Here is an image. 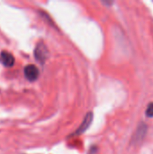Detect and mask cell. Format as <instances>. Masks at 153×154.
Masks as SVG:
<instances>
[{"mask_svg":"<svg viewBox=\"0 0 153 154\" xmlns=\"http://www.w3.org/2000/svg\"><path fill=\"white\" fill-rule=\"evenodd\" d=\"M33 54H34L35 60L41 65H43L46 62L47 59L49 58V50L43 42H39L36 44L34 48Z\"/></svg>","mask_w":153,"mask_h":154,"instance_id":"cell-1","label":"cell"},{"mask_svg":"<svg viewBox=\"0 0 153 154\" xmlns=\"http://www.w3.org/2000/svg\"><path fill=\"white\" fill-rule=\"evenodd\" d=\"M93 119H94V115H93V113H92V112H88V113L86 115V116H85V118H84L82 124H81V125H79V127H78V128L70 135V137H71V136H79V135L83 134L90 127V125H91V124H92V122H93Z\"/></svg>","mask_w":153,"mask_h":154,"instance_id":"cell-2","label":"cell"},{"mask_svg":"<svg viewBox=\"0 0 153 154\" xmlns=\"http://www.w3.org/2000/svg\"><path fill=\"white\" fill-rule=\"evenodd\" d=\"M147 132H148L147 125L145 123H141L138 125V127H137V129H136V131H135V133H134V134L133 136L132 144H139V143H141L143 141V139L145 138V136L147 134Z\"/></svg>","mask_w":153,"mask_h":154,"instance_id":"cell-3","label":"cell"},{"mask_svg":"<svg viewBox=\"0 0 153 154\" xmlns=\"http://www.w3.org/2000/svg\"><path fill=\"white\" fill-rule=\"evenodd\" d=\"M23 74L27 80L33 82V81H36L39 78V69L35 65L30 64L24 67Z\"/></svg>","mask_w":153,"mask_h":154,"instance_id":"cell-4","label":"cell"},{"mask_svg":"<svg viewBox=\"0 0 153 154\" xmlns=\"http://www.w3.org/2000/svg\"><path fill=\"white\" fill-rule=\"evenodd\" d=\"M0 62L5 67L10 68V67H13L14 64V58L12 53H10L6 51H3L0 53Z\"/></svg>","mask_w":153,"mask_h":154,"instance_id":"cell-5","label":"cell"},{"mask_svg":"<svg viewBox=\"0 0 153 154\" xmlns=\"http://www.w3.org/2000/svg\"><path fill=\"white\" fill-rule=\"evenodd\" d=\"M145 115L149 118H153V102L148 105L146 111H145Z\"/></svg>","mask_w":153,"mask_h":154,"instance_id":"cell-6","label":"cell"}]
</instances>
